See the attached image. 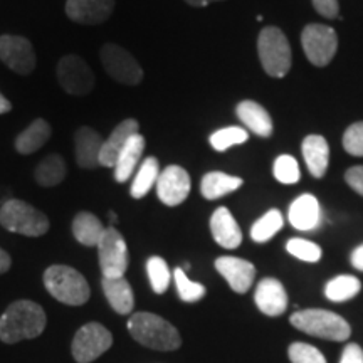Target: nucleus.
<instances>
[{
	"mask_svg": "<svg viewBox=\"0 0 363 363\" xmlns=\"http://www.w3.org/2000/svg\"><path fill=\"white\" fill-rule=\"evenodd\" d=\"M45 321L48 318L38 303L21 299L12 303L0 316V340L6 343L33 340L43 333Z\"/></svg>",
	"mask_w": 363,
	"mask_h": 363,
	"instance_id": "1",
	"label": "nucleus"
},
{
	"mask_svg": "<svg viewBox=\"0 0 363 363\" xmlns=\"http://www.w3.org/2000/svg\"><path fill=\"white\" fill-rule=\"evenodd\" d=\"M128 331L136 342L153 350L170 352L182 345L179 330L153 313H135L128 320Z\"/></svg>",
	"mask_w": 363,
	"mask_h": 363,
	"instance_id": "2",
	"label": "nucleus"
},
{
	"mask_svg": "<svg viewBox=\"0 0 363 363\" xmlns=\"http://www.w3.org/2000/svg\"><path fill=\"white\" fill-rule=\"evenodd\" d=\"M44 286L52 298L69 306H81L89 299V284L79 271L69 266H51L44 272Z\"/></svg>",
	"mask_w": 363,
	"mask_h": 363,
	"instance_id": "3",
	"label": "nucleus"
},
{
	"mask_svg": "<svg viewBox=\"0 0 363 363\" xmlns=\"http://www.w3.org/2000/svg\"><path fill=\"white\" fill-rule=\"evenodd\" d=\"M294 328L330 342H345L350 338L352 328L337 313L326 310H301L289 318Z\"/></svg>",
	"mask_w": 363,
	"mask_h": 363,
	"instance_id": "4",
	"label": "nucleus"
},
{
	"mask_svg": "<svg viewBox=\"0 0 363 363\" xmlns=\"http://www.w3.org/2000/svg\"><path fill=\"white\" fill-rule=\"evenodd\" d=\"M261 65L272 78H284L291 67V45L278 27H264L257 39Z\"/></svg>",
	"mask_w": 363,
	"mask_h": 363,
	"instance_id": "5",
	"label": "nucleus"
},
{
	"mask_svg": "<svg viewBox=\"0 0 363 363\" xmlns=\"http://www.w3.org/2000/svg\"><path fill=\"white\" fill-rule=\"evenodd\" d=\"M0 224L11 233L39 238L49 230V219L43 212L22 201H7L0 208Z\"/></svg>",
	"mask_w": 363,
	"mask_h": 363,
	"instance_id": "6",
	"label": "nucleus"
},
{
	"mask_svg": "<svg viewBox=\"0 0 363 363\" xmlns=\"http://www.w3.org/2000/svg\"><path fill=\"white\" fill-rule=\"evenodd\" d=\"M96 247L103 278H123L128 269V247L123 235L115 227H106Z\"/></svg>",
	"mask_w": 363,
	"mask_h": 363,
	"instance_id": "7",
	"label": "nucleus"
},
{
	"mask_svg": "<svg viewBox=\"0 0 363 363\" xmlns=\"http://www.w3.org/2000/svg\"><path fill=\"white\" fill-rule=\"evenodd\" d=\"M303 51L311 65L318 67L328 66L338 49V35L335 29L323 24H310L301 34Z\"/></svg>",
	"mask_w": 363,
	"mask_h": 363,
	"instance_id": "8",
	"label": "nucleus"
},
{
	"mask_svg": "<svg viewBox=\"0 0 363 363\" xmlns=\"http://www.w3.org/2000/svg\"><path fill=\"white\" fill-rule=\"evenodd\" d=\"M101 62L108 74L121 84L135 86L143 79V69L138 61L116 44H104L101 48Z\"/></svg>",
	"mask_w": 363,
	"mask_h": 363,
	"instance_id": "9",
	"label": "nucleus"
},
{
	"mask_svg": "<svg viewBox=\"0 0 363 363\" xmlns=\"http://www.w3.org/2000/svg\"><path fill=\"white\" fill-rule=\"evenodd\" d=\"M113 345L111 333L99 323H88L78 330L72 340V357L78 363H89L108 352Z\"/></svg>",
	"mask_w": 363,
	"mask_h": 363,
	"instance_id": "10",
	"label": "nucleus"
},
{
	"mask_svg": "<svg viewBox=\"0 0 363 363\" xmlns=\"http://www.w3.org/2000/svg\"><path fill=\"white\" fill-rule=\"evenodd\" d=\"M57 79L66 93L84 96L94 86V74L83 57L65 56L57 65Z\"/></svg>",
	"mask_w": 363,
	"mask_h": 363,
	"instance_id": "11",
	"label": "nucleus"
},
{
	"mask_svg": "<svg viewBox=\"0 0 363 363\" xmlns=\"http://www.w3.org/2000/svg\"><path fill=\"white\" fill-rule=\"evenodd\" d=\"M0 59L17 74H30L35 67L33 44L19 35H0Z\"/></svg>",
	"mask_w": 363,
	"mask_h": 363,
	"instance_id": "12",
	"label": "nucleus"
},
{
	"mask_svg": "<svg viewBox=\"0 0 363 363\" xmlns=\"http://www.w3.org/2000/svg\"><path fill=\"white\" fill-rule=\"evenodd\" d=\"M190 175L179 165H170L158 175L157 195L169 207L180 206L190 194Z\"/></svg>",
	"mask_w": 363,
	"mask_h": 363,
	"instance_id": "13",
	"label": "nucleus"
},
{
	"mask_svg": "<svg viewBox=\"0 0 363 363\" xmlns=\"http://www.w3.org/2000/svg\"><path fill=\"white\" fill-rule=\"evenodd\" d=\"M216 269L229 283L233 291L239 294L247 293L256 278V267L252 262L240 259V257L222 256L216 261Z\"/></svg>",
	"mask_w": 363,
	"mask_h": 363,
	"instance_id": "14",
	"label": "nucleus"
},
{
	"mask_svg": "<svg viewBox=\"0 0 363 363\" xmlns=\"http://www.w3.org/2000/svg\"><path fill=\"white\" fill-rule=\"evenodd\" d=\"M115 0H67L66 13L78 24L96 26L111 16Z\"/></svg>",
	"mask_w": 363,
	"mask_h": 363,
	"instance_id": "15",
	"label": "nucleus"
},
{
	"mask_svg": "<svg viewBox=\"0 0 363 363\" xmlns=\"http://www.w3.org/2000/svg\"><path fill=\"white\" fill-rule=\"evenodd\" d=\"M104 140L96 130L89 126H81L74 135V153L76 163L84 170H94L99 165V155H101Z\"/></svg>",
	"mask_w": 363,
	"mask_h": 363,
	"instance_id": "16",
	"label": "nucleus"
},
{
	"mask_svg": "<svg viewBox=\"0 0 363 363\" xmlns=\"http://www.w3.org/2000/svg\"><path fill=\"white\" fill-rule=\"evenodd\" d=\"M254 303L264 315L279 316L288 308V294L278 279L264 278L257 284L256 293H254Z\"/></svg>",
	"mask_w": 363,
	"mask_h": 363,
	"instance_id": "17",
	"label": "nucleus"
},
{
	"mask_svg": "<svg viewBox=\"0 0 363 363\" xmlns=\"http://www.w3.org/2000/svg\"><path fill=\"white\" fill-rule=\"evenodd\" d=\"M140 125L138 121L133 120V118H128V120L121 121L120 125L113 130V133L108 136V140H104L101 155H99V165L108 167V169H115L118 157H120L121 150L125 148V145L130 142L131 136L138 133Z\"/></svg>",
	"mask_w": 363,
	"mask_h": 363,
	"instance_id": "18",
	"label": "nucleus"
},
{
	"mask_svg": "<svg viewBox=\"0 0 363 363\" xmlns=\"http://www.w3.org/2000/svg\"><path fill=\"white\" fill-rule=\"evenodd\" d=\"M212 238L224 249H235L242 242V233L229 208L219 207L211 217Z\"/></svg>",
	"mask_w": 363,
	"mask_h": 363,
	"instance_id": "19",
	"label": "nucleus"
},
{
	"mask_svg": "<svg viewBox=\"0 0 363 363\" xmlns=\"http://www.w3.org/2000/svg\"><path fill=\"white\" fill-rule=\"evenodd\" d=\"M289 222L298 230H313L321 222V207L315 195H299L289 207Z\"/></svg>",
	"mask_w": 363,
	"mask_h": 363,
	"instance_id": "20",
	"label": "nucleus"
},
{
	"mask_svg": "<svg viewBox=\"0 0 363 363\" xmlns=\"http://www.w3.org/2000/svg\"><path fill=\"white\" fill-rule=\"evenodd\" d=\"M301 150L310 174L315 177V179L325 177L330 162L328 142L320 135H310L303 140Z\"/></svg>",
	"mask_w": 363,
	"mask_h": 363,
	"instance_id": "21",
	"label": "nucleus"
},
{
	"mask_svg": "<svg viewBox=\"0 0 363 363\" xmlns=\"http://www.w3.org/2000/svg\"><path fill=\"white\" fill-rule=\"evenodd\" d=\"M235 113H238V118L242 121V125L247 130H251L252 133L262 136V138L272 135V120L269 113L259 103L251 101V99L240 101L235 108Z\"/></svg>",
	"mask_w": 363,
	"mask_h": 363,
	"instance_id": "22",
	"label": "nucleus"
},
{
	"mask_svg": "<svg viewBox=\"0 0 363 363\" xmlns=\"http://www.w3.org/2000/svg\"><path fill=\"white\" fill-rule=\"evenodd\" d=\"M101 286L113 310L120 315H130L133 311L135 294L128 281L125 278H103Z\"/></svg>",
	"mask_w": 363,
	"mask_h": 363,
	"instance_id": "23",
	"label": "nucleus"
},
{
	"mask_svg": "<svg viewBox=\"0 0 363 363\" xmlns=\"http://www.w3.org/2000/svg\"><path fill=\"white\" fill-rule=\"evenodd\" d=\"M145 150V138L140 133L131 136L130 142L125 145V148L121 150L120 157H118L116 165H115V180L120 184H125L126 180L133 175V172L138 165L140 158L143 155Z\"/></svg>",
	"mask_w": 363,
	"mask_h": 363,
	"instance_id": "24",
	"label": "nucleus"
},
{
	"mask_svg": "<svg viewBox=\"0 0 363 363\" xmlns=\"http://www.w3.org/2000/svg\"><path fill=\"white\" fill-rule=\"evenodd\" d=\"M104 230H106V227L103 225V222L91 212H79L72 220V234L83 246H98Z\"/></svg>",
	"mask_w": 363,
	"mask_h": 363,
	"instance_id": "25",
	"label": "nucleus"
},
{
	"mask_svg": "<svg viewBox=\"0 0 363 363\" xmlns=\"http://www.w3.org/2000/svg\"><path fill=\"white\" fill-rule=\"evenodd\" d=\"M244 182L234 175H227L224 172H208L201 182V192L207 201H217L224 195L238 190Z\"/></svg>",
	"mask_w": 363,
	"mask_h": 363,
	"instance_id": "26",
	"label": "nucleus"
},
{
	"mask_svg": "<svg viewBox=\"0 0 363 363\" xmlns=\"http://www.w3.org/2000/svg\"><path fill=\"white\" fill-rule=\"evenodd\" d=\"M51 126L45 120H35L29 128H26L22 133L16 138V150L22 155H30V153L38 152L43 148L45 143L51 138Z\"/></svg>",
	"mask_w": 363,
	"mask_h": 363,
	"instance_id": "27",
	"label": "nucleus"
},
{
	"mask_svg": "<svg viewBox=\"0 0 363 363\" xmlns=\"http://www.w3.org/2000/svg\"><path fill=\"white\" fill-rule=\"evenodd\" d=\"M66 163L62 160V157L57 155V153L45 157L34 172L35 182H38L39 185H43V187H56V185H59L66 179Z\"/></svg>",
	"mask_w": 363,
	"mask_h": 363,
	"instance_id": "28",
	"label": "nucleus"
},
{
	"mask_svg": "<svg viewBox=\"0 0 363 363\" xmlns=\"http://www.w3.org/2000/svg\"><path fill=\"white\" fill-rule=\"evenodd\" d=\"M158 175H160V167H158V160L155 157H148L143 160L140 170L136 172L133 184H131L130 194L133 199H143L153 185H157Z\"/></svg>",
	"mask_w": 363,
	"mask_h": 363,
	"instance_id": "29",
	"label": "nucleus"
},
{
	"mask_svg": "<svg viewBox=\"0 0 363 363\" xmlns=\"http://www.w3.org/2000/svg\"><path fill=\"white\" fill-rule=\"evenodd\" d=\"M362 289V283L358 281L355 276H337V278L330 279L325 286V296L330 299V301L335 303H343L348 301V299L355 298Z\"/></svg>",
	"mask_w": 363,
	"mask_h": 363,
	"instance_id": "30",
	"label": "nucleus"
},
{
	"mask_svg": "<svg viewBox=\"0 0 363 363\" xmlns=\"http://www.w3.org/2000/svg\"><path fill=\"white\" fill-rule=\"evenodd\" d=\"M283 224V214H281L278 208H271L259 220L254 222L251 229V238L254 242H267V240L274 238V234L279 233Z\"/></svg>",
	"mask_w": 363,
	"mask_h": 363,
	"instance_id": "31",
	"label": "nucleus"
},
{
	"mask_svg": "<svg viewBox=\"0 0 363 363\" xmlns=\"http://www.w3.org/2000/svg\"><path fill=\"white\" fill-rule=\"evenodd\" d=\"M147 272L150 278V284H152V289L157 294H163L167 289H169L172 274L165 259H162V257L158 256L150 257L147 261Z\"/></svg>",
	"mask_w": 363,
	"mask_h": 363,
	"instance_id": "32",
	"label": "nucleus"
},
{
	"mask_svg": "<svg viewBox=\"0 0 363 363\" xmlns=\"http://www.w3.org/2000/svg\"><path fill=\"white\" fill-rule=\"evenodd\" d=\"M247 130L240 128V126H227V128H222L211 135V145L217 152H225L230 147L247 142Z\"/></svg>",
	"mask_w": 363,
	"mask_h": 363,
	"instance_id": "33",
	"label": "nucleus"
},
{
	"mask_svg": "<svg viewBox=\"0 0 363 363\" xmlns=\"http://www.w3.org/2000/svg\"><path fill=\"white\" fill-rule=\"evenodd\" d=\"M174 279L177 284V291H179V296L182 301L195 303V301H201V299L206 296V286L190 281L182 267H177L174 271Z\"/></svg>",
	"mask_w": 363,
	"mask_h": 363,
	"instance_id": "34",
	"label": "nucleus"
},
{
	"mask_svg": "<svg viewBox=\"0 0 363 363\" xmlns=\"http://www.w3.org/2000/svg\"><path fill=\"white\" fill-rule=\"evenodd\" d=\"M286 251L296 257V259L305 262H318L321 259V247L306 239H289L288 244H286Z\"/></svg>",
	"mask_w": 363,
	"mask_h": 363,
	"instance_id": "35",
	"label": "nucleus"
},
{
	"mask_svg": "<svg viewBox=\"0 0 363 363\" xmlns=\"http://www.w3.org/2000/svg\"><path fill=\"white\" fill-rule=\"evenodd\" d=\"M272 172H274L276 180L281 182V184L291 185L296 184L299 180V165L296 162V158L291 155H281L276 158L274 167H272Z\"/></svg>",
	"mask_w": 363,
	"mask_h": 363,
	"instance_id": "36",
	"label": "nucleus"
},
{
	"mask_svg": "<svg viewBox=\"0 0 363 363\" xmlns=\"http://www.w3.org/2000/svg\"><path fill=\"white\" fill-rule=\"evenodd\" d=\"M288 355L291 363H326L323 353L308 343L289 345Z\"/></svg>",
	"mask_w": 363,
	"mask_h": 363,
	"instance_id": "37",
	"label": "nucleus"
},
{
	"mask_svg": "<svg viewBox=\"0 0 363 363\" xmlns=\"http://www.w3.org/2000/svg\"><path fill=\"white\" fill-rule=\"evenodd\" d=\"M343 148L353 157H363V121L348 126L343 135Z\"/></svg>",
	"mask_w": 363,
	"mask_h": 363,
	"instance_id": "38",
	"label": "nucleus"
},
{
	"mask_svg": "<svg viewBox=\"0 0 363 363\" xmlns=\"http://www.w3.org/2000/svg\"><path fill=\"white\" fill-rule=\"evenodd\" d=\"M313 7L326 19H335L338 16V0H313Z\"/></svg>",
	"mask_w": 363,
	"mask_h": 363,
	"instance_id": "39",
	"label": "nucleus"
},
{
	"mask_svg": "<svg viewBox=\"0 0 363 363\" xmlns=\"http://www.w3.org/2000/svg\"><path fill=\"white\" fill-rule=\"evenodd\" d=\"M345 180L357 194H360L363 197V167L358 165L348 169L347 174H345Z\"/></svg>",
	"mask_w": 363,
	"mask_h": 363,
	"instance_id": "40",
	"label": "nucleus"
},
{
	"mask_svg": "<svg viewBox=\"0 0 363 363\" xmlns=\"http://www.w3.org/2000/svg\"><path fill=\"white\" fill-rule=\"evenodd\" d=\"M340 363H363V350L357 343L347 345L342 358H340Z\"/></svg>",
	"mask_w": 363,
	"mask_h": 363,
	"instance_id": "41",
	"label": "nucleus"
},
{
	"mask_svg": "<svg viewBox=\"0 0 363 363\" xmlns=\"http://www.w3.org/2000/svg\"><path fill=\"white\" fill-rule=\"evenodd\" d=\"M350 261H352V266L355 267V269L363 271V244L362 246H358L355 251L352 252Z\"/></svg>",
	"mask_w": 363,
	"mask_h": 363,
	"instance_id": "42",
	"label": "nucleus"
},
{
	"mask_svg": "<svg viewBox=\"0 0 363 363\" xmlns=\"http://www.w3.org/2000/svg\"><path fill=\"white\" fill-rule=\"evenodd\" d=\"M12 261H11V256L4 251V249H0V274H4V272L9 271V267H11Z\"/></svg>",
	"mask_w": 363,
	"mask_h": 363,
	"instance_id": "43",
	"label": "nucleus"
},
{
	"mask_svg": "<svg viewBox=\"0 0 363 363\" xmlns=\"http://www.w3.org/2000/svg\"><path fill=\"white\" fill-rule=\"evenodd\" d=\"M11 110H12L11 101H9V99L4 96L2 93H0V115H2V113H9Z\"/></svg>",
	"mask_w": 363,
	"mask_h": 363,
	"instance_id": "44",
	"label": "nucleus"
},
{
	"mask_svg": "<svg viewBox=\"0 0 363 363\" xmlns=\"http://www.w3.org/2000/svg\"><path fill=\"white\" fill-rule=\"evenodd\" d=\"M185 2L190 4L194 7H206L208 4H214V2H220V0H185Z\"/></svg>",
	"mask_w": 363,
	"mask_h": 363,
	"instance_id": "45",
	"label": "nucleus"
},
{
	"mask_svg": "<svg viewBox=\"0 0 363 363\" xmlns=\"http://www.w3.org/2000/svg\"><path fill=\"white\" fill-rule=\"evenodd\" d=\"M110 217H111V220H113V222H116V216H115V212H110Z\"/></svg>",
	"mask_w": 363,
	"mask_h": 363,
	"instance_id": "46",
	"label": "nucleus"
}]
</instances>
